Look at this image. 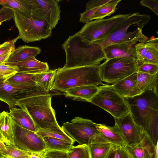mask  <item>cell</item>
Instances as JSON below:
<instances>
[{"label": "cell", "mask_w": 158, "mask_h": 158, "mask_svg": "<svg viewBox=\"0 0 158 158\" xmlns=\"http://www.w3.org/2000/svg\"><path fill=\"white\" fill-rule=\"evenodd\" d=\"M135 123L150 137L155 146L158 142V90L147 91L124 98Z\"/></svg>", "instance_id": "1"}, {"label": "cell", "mask_w": 158, "mask_h": 158, "mask_svg": "<svg viewBox=\"0 0 158 158\" xmlns=\"http://www.w3.org/2000/svg\"><path fill=\"white\" fill-rule=\"evenodd\" d=\"M66 55L63 69L100 64L105 59L103 48L94 42L87 44L78 33L69 36L62 45Z\"/></svg>", "instance_id": "2"}, {"label": "cell", "mask_w": 158, "mask_h": 158, "mask_svg": "<svg viewBox=\"0 0 158 158\" xmlns=\"http://www.w3.org/2000/svg\"><path fill=\"white\" fill-rule=\"evenodd\" d=\"M100 64L57 69L50 90L64 92L76 87L103 85L100 76Z\"/></svg>", "instance_id": "3"}, {"label": "cell", "mask_w": 158, "mask_h": 158, "mask_svg": "<svg viewBox=\"0 0 158 158\" xmlns=\"http://www.w3.org/2000/svg\"><path fill=\"white\" fill-rule=\"evenodd\" d=\"M52 96L49 92L37 95L19 101L16 105L29 115L38 130L60 128L51 106Z\"/></svg>", "instance_id": "4"}, {"label": "cell", "mask_w": 158, "mask_h": 158, "mask_svg": "<svg viewBox=\"0 0 158 158\" xmlns=\"http://www.w3.org/2000/svg\"><path fill=\"white\" fill-rule=\"evenodd\" d=\"M150 18L149 15L140 14L139 12L131 14L106 38L93 42L100 45L103 48L111 44L134 40L145 43L148 38L143 34V28H131L139 25H146Z\"/></svg>", "instance_id": "5"}, {"label": "cell", "mask_w": 158, "mask_h": 158, "mask_svg": "<svg viewBox=\"0 0 158 158\" xmlns=\"http://www.w3.org/2000/svg\"><path fill=\"white\" fill-rule=\"evenodd\" d=\"M61 128L80 145L109 143L98 130L96 123L89 119L76 117L71 123H64Z\"/></svg>", "instance_id": "6"}, {"label": "cell", "mask_w": 158, "mask_h": 158, "mask_svg": "<svg viewBox=\"0 0 158 158\" xmlns=\"http://www.w3.org/2000/svg\"><path fill=\"white\" fill-rule=\"evenodd\" d=\"M14 19L20 39L26 43L50 37L52 29L46 21L37 20L31 15L14 11Z\"/></svg>", "instance_id": "7"}, {"label": "cell", "mask_w": 158, "mask_h": 158, "mask_svg": "<svg viewBox=\"0 0 158 158\" xmlns=\"http://www.w3.org/2000/svg\"><path fill=\"white\" fill-rule=\"evenodd\" d=\"M98 87L90 102L106 111L114 118H122L130 112L124 97L116 93L112 85L104 84Z\"/></svg>", "instance_id": "8"}, {"label": "cell", "mask_w": 158, "mask_h": 158, "mask_svg": "<svg viewBox=\"0 0 158 158\" xmlns=\"http://www.w3.org/2000/svg\"><path fill=\"white\" fill-rule=\"evenodd\" d=\"M131 15L119 14L106 19L91 21L85 23L78 33L87 44L104 39Z\"/></svg>", "instance_id": "9"}, {"label": "cell", "mask_w": 158, "mask_h": 158, "mask_svg": "<svg viewBox=\"0 0 158 158\" xmlns=\"http://www.w3.org/2000/svg\"><path fill=\"white\" fill-rule=\"evenodd\" d=\"M139 65L136 60L118 57L110 59L100 65V74L102 81L114 84L135 72Z\"/></svg>", "instance_id": "10"}, {"label": "cell", "mask_w": 158, "mask_h": 158, "mask_svg": "<svg viewBox=\"0 0 158 158\" xmlns=\"http://www.w3.org/2000/svg\"><path fill=\"white\" fill-rule=\"evenodd\" d=\"M31 16L37 20L46 21L53 29L60 18L59 0H29Z\"/></svg>", "instance_id": "11"}, {"label": "cell", "mask_w": 158, "mask_h": 158, "mask_svg": "<svg viewBox=\"0 0 158 158\" xmlns=\"http://www.w3.org/2000/svg\"><path fill=\"white\" fill-rule=\"evenodd\" d=\"M14 133V145L20 149L39 154L46 149L42 137L36 132L23 128L15 123Z\"/></svg>", "instance_id": "12"}, {"label": "cell", "mask_w": 158, "mask_h": 158, "mask_svg": "<svg viewBox=\"0 0 158 158\" xmlns=\"http://www.w3.org/2000/svg\"><path fill=\"white\" fill-rule=\"evenodd\" d=\"M48 92L38 86L14 85L0 82V101L7 103L10 109L16 107V103L19 101Z\"/></svg>", "instance_id": "13"}, {"label": "cell", "mask_w": 158, "mask_h": 158, "mask_svg": "<svg viewBox=\"0 0 158 158\" xmlns=\"http://www.w3.org/2000/svg\"><path fill=\"white\" fill-rule=\"evenodd\" d=\"M114 119L127 143V146H133L140 142L144 131L135 123L130 112L123 117Z\"/></svg>", "instance_id": "14"}, {"label": "cell", "mask_w": 158, "mask_h": 158, "mask_svg": "<svg viewBox=\"0 0 158 158\" xmlns=\"http://www.w3.org/2000/svg\"><path fill=\"white\" fill-rule=\"evenodd\" d=\"M138 41L136 40L114 44L103 48L105 59L123 57L137 61L135 45Z\"/></svg>", "instance_id": "15"}, {"label": "cell", "mask_w": 158, "mask_h": 158, "mask_svg": "<svg viewBox=\"0 0 158 158\" xmlns=\"http://www.w3.org/2000/svg\"><path fill=\"white\" fill-rule=\"evenodd\" d=\"M137 72H135L112 85L114 90L122 97H130L142 94L137 81Z\"/></svg>", "instance_id": "16"}, {"label": "cell", "mask_w": 158, "mask_h": 158, "mask_svg": "<svg viewBox=\"0 0 158 158\" xmlns=\"http://www.w3.org/2000/svg\"><path fill=\"white\" fill-rule=\"evenodd\" d=\"M126 149L131 158H155V146L144 131L140 142L133 146H127Z\"/></svg>", "instance_id": "17"}, {"label": "cell", "mask_w": 158, "mask_h": 158, "mask_svg": "<svg viewBox=\"0 0 158 158\" xmlns=\"http://www.w3.org/2000/svg\"><path fill=\"white\" fill-rule=\"evenodd\" d=\"M3 63L17 66L19 69L18 73H20L35 74L49 70L47 62L40 61L35 57L18 62Z\"/></svg>", "instance_id": "18"}, {"label": "cell", "mask_w": 158, "mask_h": 158, "mask_svg": "<svg viewBox=\"0 0 158 158\" xmlns=\"http://www.w3.org/2000/svg\"><path fill=\"white\" fill-rule=\"evenodd\" d=\"M96 125L98 130L109 143L115 146L126 148L127 143L116 123L113 127L96 123Z\"/></svg>", "instance_id": "19"}, {"label": "cell", "mask_w": 158, "mask_h": 158, "mask_svg": "<svg viewBox=\"0 0 158 158\" xmlns=\"http://www.w3.org/2000/svg\"><path fill=\"white\" fill-rule=\"evenodd\" d=\"M98 90V86H97L84 85L69 89L64 92V94L73 100L90 102Z\"/></svg>", "instance_id": "20"}, {"label": "cell", "mask_w": 158, "mask_h": 158, "mask_svg": "<svg viewBox=\"0 0 158 158\" xmlns=\"http://www.w3.org/2000/svg\"><path fill=\"white\" fill-rule=\"evenodd\" d=\"M14 122L9 113H0V139L5 144L14 145Z\"/></svg>", "instance_id": "21"}, {"label": "cell", "mask_w": 158, "mask_h": 158, "mask_svg": "<svg viewBox=\"0 0 158 158\" xmlns=\"http://www.w3.org/2000/svg\"><path fill=\"white\" fill-rule=\"evenodd\" d=\"M41 51L40 48L38 47L21 46L15 48L5 62L13 63L22 61L35 57L40 53Z\"/></svg>", "instance_id": "22"}, {"label": "cell", "mask_w": 158, "mask_h": 158, "mask_svg": "<svg viewBox=\"0 0 158 158\" xmlns=\"http://www.w3.org/2000/svg\"><path fill=\"white\" fill-rule=\"evenodd\" d=\"M9 113L14 123L17 125L35 132L38 131L30 116L24 110L13 107L10 109Z\"/></svg>", "instance_id": "23"}, {"label": "cell", "mask_w": 158, "mask_h": 158, "mask_svg": "<svg viewBox=\"0 0 158 158\" xmlns=\"http://www.w3.org/2000/svg\"><path fill=\"white\" fill-rule=\"evenodd\" d=\"M158 73L151 75L137 72L138 85L143 92L147 91L158 90Z\"/></svg>", "instance_id": "24"}, {"label": "cell", "mask_w": 158, "mask_h": 158, "mask_svg": "<svg viewBox=\"0 0 158 158\" xmlns=\"http://www.w3.org/2000/svg\"><path fill=\"white\" fill-rule=\"evenodd\" d=\"M57 70H48L43 72L35 74L34 79L36 85L45 91L49 92Z\"/></svg>", "instance_id": "25"}, {"label": "cell", "mask_w": 158, "mask_h": 158, "mask_svg": "<svg viewBox=\"0 0 158 158\" xmlns=\"http://www.w3.org/2000/svg\"><path fill=\"white\" fill-rule=\"evenodd\" d=\"M34 75L18 73L3 82L12 85L31 87L38 86L34 81Z\"/></svg>", "instance_id": "26"}, {"label": "cell", "mask_w": 158, "mask_h": 158, "mask_svg": "<svg viewBox=\"0 0 158 158\" xmlns=\"http://www.w3.org/2000/svg\"><path fill=\"white\" fill-rule=\"evenodd\" d=\"M145 43L146 46V53L143 63L158 65V38L148 40Z\"/></svg>", "instance_id": "27"}, {"label": "cell", "mask_w": 158, "mask_h": 158, "mask_svg": "<svg viewBox=\"0 0 158 158\" xmlns=\"http://www.w3.org/2000/svg\"><path fill=\"white\" fill-rule=\"evenodd\" d=\"M90 158H106L113 147L110 143H98L88 145Z\"/></svg>", "instance_id": "28"}, {"label": "cell", "mask_w": 158, "mask_h": 158, "mask_svg": "<svg viewBox=\"0 0 158 158\" xmlns=\"http://www.w3.org/2000/svg\"><path fill=\"white\" fill-rule=\"evenodd\" d=\"M0 2L3 7L31 15V8L29 0H0Z\"/></svg>", "instance_id": "29"}, {"label": "cell", "mask_w": 158, "mask_h": 158, "mask_svg": "<svg viewBox=\"0 0 158 158\" xmlns=\"http://www.w3.org/2000/svg\"><path fill=\"white\" fill-rule=\"evenodd\" d=\"M43 138L47 149L69 151L73 146V143L65 140L47 137Z\"/></svg>", "instance_id": "30"}, {"label": "cell", "mask_w": 158, "mask_h": 158, "mask_svg": "<svg viewBox=\"0 0 158 158\" xmlns=\"http://www.w3.org/2000/svg\"><path fill=\"white\" fill-rule=\"evenodd\" d=\"M36 133L42 138L47 137L57 138L70 142L73 144L75 142L61 127L39 130Z\"/></svg>", "instance_id": "31"}, {"label": "cell", "mask_w": 158, "mask_h": 158, "mask_svg": "<svg viewBox=\"0 0 158 158\" xmlns=\"http://www.w3.org/2000/svg\"><path fill=\"white\" fill-rule=\"evenodd\" d=\"M121 0H111L108 3L100 6L93 16L92 20L102 19L106 16L114 13L117 4Z\"/></svg>", "instance_id": "32"}, {"label": "cell", "mask_w": 158, "mask_h": 158, "mask_svg": "<svg viewBox=\"0 0 158 158\" xmlns=\"http://www.w3.org/2000/svg\"><path fill=\"white\" fill-rule=\"evenodd\" d=\"M6 148L0 150L6 157L14 158H30L29 152L16 147L14 145L5 144Z\"/></svg>", "instance_id": "33"}, {"label": "cell", "mask_w": 158, "mask_h": 158, "mask_svg": "<svg viewBox=\"0 0 158 158\" xmlns=\"http://www.w3.org/2000/svg\"><path fill=\"white\" fill-rule=\"evenodd\" d=\"M68 158H90L88 145L73 146L69 150Z\"/></svg>", "instance_id": "34"}, {"label": "cell", "mask_w": 158, "mask_h": 158, "mask_svg": "<svg viewBox=\"0 0 158 158\" xmlns=\"http://www.w3.org/2000/svg\"><path fill=\"white\" fill-rule=\"evenodd\" d=\"M69 150L59 151L46 149L41 155L42 158H68Z\"/></svg>", "instance_id": "35"}, {"label": "cell", "mask_w": 158, "mask_h": 158, "mask_svg": "<svg viewBox=\"0 0 158 158\" xmlns=\"http://www.w3.org/2000/svg\"><path fill=\"white\" fill-rule=\"evenodd\" d=\"M18 67L0 63V74L5 77L6 79L11 77L18 72Z\"/></svg>", "instance_id": "36"}, {"label": "cell", "mask_w": 158, "mask_h": 158, "mask_svg": "<svg viewBox=\"0 0 158 158\" xmlns=\"http://www.w3.org/2000/svg\"><path fill=\"white\" fill-rule=\"evenodd\" d=\"M20 38L19 36L13 40L5 41L0 44V56L13 51L15 49V44Z\"/></svg>", "instance_id": "37"}, {"label": "cell", "mask_w": 158, "mask_h": 158, "mask_svg": "<svg viewBox=\"0 0 158 158\" xmlns=\"http://www.w3.org/2000/svg\"><path fill=\"white\" fill-rule=\"evenodd\" d=\"M137 61L139 66L143 63L145 57L146 46L145 43H139L135 45Z\"/></svg>", "instance_id": "38"}, {"label": "cell", "mask_w": 158, "mask_h": 158, "mask_svg": "<svg viewBox=\"0 0 158 158\" xmlns=\"http://www.w3.org/2000/svg\"><path fill=\"white\" fill-rule=\"evenodd\" d=\"M138 72H141L151 75L158 73V65L143 63L138 67Z\"/></svg>", "instance_id": "39"}, {"label": "cell", "mask_w": 158, "mask_h": 158, "mask_svg": "<svg viewBox=\"0 0 158 158\" xmlns=\"http://www.w3.org/2000/svg\"><path fill=\"white\" fill-rule=\"evenodd\" d=\"M14 10L7 7H3L0 9V25L3 22L9 21L14 18Z\"/></svg>", "instance_id": "40"}, {"label": "cell", "mask_w": 158, "mask_h": 158, "mask_svg": "<svg viewBox=\"0 0 158 158\" xmlns=\"http://www.w3.org/2000/svg\"><path fill=\"white\" fill-rule=\"evenodd\" d=\"M99 7L86 10L83 13H80V22L87 23L92 20L94 14Z\"/></svg>", "instance_id": "41"}, {"label": "cell", "mask_w": 158, "mask_h": 158, "mask_svg": "<svg viewBox=\"0 0 158 158\" xmlns=\"http://www.w3.org/2000/svg\"><path fill=\"white\" fill-rule=\"evenodd\" d=\"M140 4L152 10L156 15H158V1L157 0H142Z\"/></svg>", "instance_id": "42"}, {"label": "cell", "mask_w": 158, "mask_h": 158, "mask_svg": "<svg viewBox=\"0 0 158 158\" xmlns=\"http://www.w3.org/2000/svg\"><path fill=\"white\" fill-rule=\"evenodd\" d=\"M113 158H131L126 148L114 146Z\"/></svg>", "instance_id": "43"}, {"label": "cell", "mask_w": 158, "mask_h": 158, "mask_svg": "<svg viewBox=\"0 0 158 158\" xmlns=\"http://www.w3.org/2000/svg\"><path fill=\"white\" fill-rule=\"evenodd\" d=\"M111 0H93L88 2L86 4V10L100 7L110 2Z\"/></svg>", "instance_id": "44"}, {"label": "cell", "mask_w": 158, "mask_h": 158, "mask_svg": "<svg viewBox=\"0 0 158 158\" xmlns=\"http://www.w3.org/2000/svg\"><path fill=\"white\" fill-rule=\"evenodd\" d=\"M13 51L0 56V63H4L6 62L9 56Z\"/></svg>", "instance_id": "45"}, {"label": "cell", "mask_w": 158, "mask_h": 158, "mask_svg": "<svg viewBox=\"0 0 158 158\" xmlns=\"http://www.w3.org/2000/svg\"><path fill=\"white\" fill-rule=\"evenodd\" d=\"M30 158H42L41 154L29 152Z\"/></svg>", "instance_id": "46"}, {"label": "cell", "mask_w": 158, "mask_h": 158, "mask_svg": "<svg viewBox=\"0 0 158 158\" xmlns=\"http://www.w3.org/2000/svg\"><path fill=\"white\" fill-rule=\"evenodd\" d=\"M114 154V146L110 150L106 158H113Z\"/></svg>", "instance_id": "47"}, {"label": "cell", "mask_w": 158, "mask_h": 158, "mask_svg": "<svg viewBox=\"0 0 158 158\" xmlns=\"http://www.w3.org/2000/svg\"><path fill=\"white\" fill-rule=\"evenodd\" d=\"M6 148L5 144L0 139V150Z\"/></svg>", "instance_id": "48"}, {"label": "cell", "mask_w": 158, "mask_h": 158, "mask_svg": "<svg viewBox=\"0 0 158 158\" xmlns=\"http://www.w3.org/2000/svg\"><path fill=\"white\" fill-rule=\"evenodd\" d=\"M158 142H157V143L155 146V158H158Z\"/></svg>", "instance_id": "49"}, {"label": "cell", "mask_w": 158, "mask_h": 158, "mask_svg": "<svg viewBox=\"0 0 158 158\" xmlns=\"http://www.w3.org/2000/svg\"><path fill=\"white\" fill-rule=\"evenodd\" d=\"M6 79V78L4 76L0 74V82H3Z\"/></svg>", "instance_id": "50"}, {"label": "cell", "mask_w": 158, "mask_h": 158, "mask_svg": "<svg viewBox=\"0 0 158 158\" xmlns=\"http://www.w3.org/2000/svg\"><path fill=\"white\" fill-rule=\"evenodd\" d=\"M6 157L0 150V158H5Z\"/></svg>", "instance_id": "51"}, {"label": "cell", "mask_w": 158, "mask_h": 158, "mask_svg": "<svg viewBox=\"0 0 158 158\" xmlns=\"http://www.w3.org/2000/svg\"><path fill=\"white\" fill-rule=\"evenodd\" d=\"M6 158H12V157H6Z\"/></svg>", "instance_id": "52"}, {"label": "cell", "mask_w": 158, "mask_h": 158, "mask_svg": "<svg viewBox=\"0 0 158 158\" xmlns=\"http://www.w3.org/2000/svg\"><path fill=\"white\" fill-rule=\"evenodd\" d=\"M0 5H1V3L0 2Z\"/></svg>", "instance_id": "53"}]
</instances>
